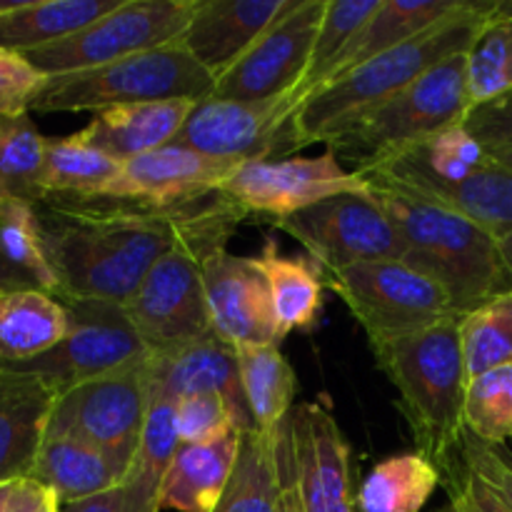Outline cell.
Returning a JSON list of instances; mask_svg holds the SVG:
<instances>
[{"mask_svg": "<svg viewBox=\"0 0 512 512\" xmlns=\"http://www.w3.org/2000/svg\"><path fill=\"white\" fill-rule=\"evenodd\" d=\"M235 355L255 428L280 430L295 408V370L280 353V345H235Z\"/></svg>", "mask_w": 512, "mask_h": 512, "instance_id": "obj_32", "label": "cell"}, {"mask_svg": "<svg viewBox=\"0 0 512 512\" xmlns=\"http://www.w3.org/2000/svg\"><path fill=\"white\" fill-rule=\"evenodd\" d=\"M208 198L155 208L113 195H45L35 215L58 298L125 305Z\"/></svg>", "mask_w": 512, "mask_h": 512, "instance_id": "obj_1", "label": "cell"}, {"mask_svg": "<svg viewBox=\"0 0 512 512\" xmlns=\"http://www.w3.org/2000/svg\"><path fill=\"white\" fill-rule=\"evenodd\" d=\"M325 285L363 325L370 345L408 338L460 318L448 293L403 260H375L325 275Z\"/></svg>", "mask_w": 512, "mask_h": 512, "instance_id": "obj_8", "label": "cell"}, {"mask_svg": "<svg viewBox=\"0 0 512 512\" xmlns=\"http://www.w3.org/2000/svg\"><path fill=\"white\" fill-rule=\"evenodd\" d=\"M325 5L328 0H295L238 63L215 78L210 98L260 103L290 93L310 65Z\"/></svg>", "mask_w": 512, "mask_h": 512, "instance_id": "obj_14", "label": "cell"}, {"mask_svg": "<svg viewBox=\"0 0 512 512\" xmlns=\"http://www.w3.org/2000/svg\"><path fill=\"white\" fill-rule=\"evenodd\" d=\"M48 138L38 133L30 113L8 115L0 123V200L40 203Z\"/></svg>", "mask_w": 512, "mask_h": 512, "instance_id": "obj_35", "label": "cell"}, {"mask_svg": "<svg viewBox=\"0 0 512 512\" xmlns=\"http://www.w3.org/2000/svg\"><path fill=\"white\" fill-rule=\"evenodd\" d=\"M243 433L213 443H180L163 488V508L178 512H213L233 473Z\"/></svg>", "mask_w": 512, "mask_h": 512, "instance_id": "obj_25", "label": "cell"}, {"mask_svg": "<svg viewBox=\"0 0 512 512\" xmlns=\"http://www.w3.org/2000/svg\"><path fill=\"white\" fill-rule=\"evenodd\" d=\"M123 0H35L0 3V45L13 53L70 38L113 13Z\"/></svg>", "mask_w": 512, "mask_h": 512, "instance_id": "obj_26", "label": "cell"}, {"mask_svg": "<svg viewBox=\"0 0 512 512\" xmlns=\"http://www.w3.org/2000/svg\"><path fill=\"white\" fill-rule=\"evenodd\" d=\"M43 83L45 75H40L23 55L0 45V115L28 113Z\"/></svg>", "mask_w": 512, "mask_h": 512, "instance_id": "obj_46", "label": "cell"}, {"mask_svg": "<svg viewBox=\"0 0 512 512\" xmlns=\"http://www.w3.org/2000/svg\"><path fill=\"white\" fill-rule=\"evenodd\" d=\"M193 105L195 100L115 105V108L98 110L93 120L75 135L110 158L128 163L175 143Z\"/></svg>", "mask_w": 512, "mask_h": 512, "instance_id": "obj_22", "label": "cell"}, {"mask_svg": "<svg viewBox=\"0 0 512 512\" xmlns=\"http://www.w3.org/2000/svg\"><path fill=\"white\" fill-rule=\"evenodd\" d=\"M60 503L45 485L35 483V480L25 478L18 480L15 493L10 498V505L5 512H58Z\"/></svg>", "mask_w": 512, "mask_h": 512, "instance_id": "obj_48", "label": "cell"}, {"mask_svg": "<svg viewBox=\"0 0 512 512\" xmlns=\"http://www.w3.org/2000/svg\"><path fill=\"white\" fill-rule=\"evenodd\" d=\"M465 58L473 105L490 103L512 93V3L498 5L488 23L480 28Z\"/></svg>", "mask_w": 512, "mask_h": 512, "instance_id": "obj_36", "label": "cell"}, {"mask_svg": "<svg viewBox=\"0 0 512 512\" xmlns=\"http://www.w3.org/2000/svg\"><path fill=\"white\" fill-rule=\"evenodd\" d=\"M280 475H283V493L278 500V512H303L298 483H295L293 458H290L288 438H285V423L280 428Z\"/></svg>", "mask_w": 512, "mask_h": 512, "instance_id": "obj_49", "label": "cell"}, {"mask_svg": "<svg viewBox=\"0 0 512 512\" xmlns=\"http://www.w3.org/2000/svg\"><path fill=\"white\" fill-rule=\"evenodd\" d=\"M468 378L512 365V290L460 318Z\"/></svg>", "mask_w": 512, "mask_h": 512, "instance_id": "obj_39", "label": "cell"}, {"mask_svg": "<svg viewBox=\"0 0 512 512\" xmlns=\"http://www.w3.org/2000/svg\"><path fill=\"white\" fill-rule=\"evenodd\" d=\"M238 165L170 143L123 163L120 175L103 195L135 200L155 208L198 203L208 195L220 193Z\"/></svg>", "mask_w": 512, "mask_h": 512, "instance_id": "obj_18", "label": "cell"}, {"mask_svg": "<svg viewBox=\"0 0 512 512\" xmlns=\"http://www.w3.org/2000/svg\"><path fill=\"white\" fill-rule=\"evenodd\" d=\"M163 510V485L150 483L138 475H125V480L105 493L78 503L60 505L58 512H160Z\"/></svg>", "mask_w": 512, "mask_h": 512, "instance_id": "obj_43", "label": "cell"}, {"mask_svg": "<svg viewBox=\"0 0 512 512\" xmlns=\"http://www.w3.org/2000/svg\"><path fill=\"white\" fill-rule=\"evenodd\" d=\"M465 128L490 158L498 160L512 155V93L490 103L473 105L465 118Z\"/></svg>", "mask_w": 512, "mask_h": 512, "instance_id": "obj_45", "label": "cell"}, {"mask_svg": "<svg viewBox=\"0 0 512 512\" xmlns=\"http://www.w3.org/2000/svg\"><path fill=\"white\" fill-rule=\"evenodd\" d=\"M440 473L425 455L403 453L375 465L358 490L360 512H420L435 490Z\"/></svg>", "mask_w": 512, "mask_h": 512, "instance_id": "obj_33", "label": "cell"}, {"mask_svg": "<svg viewBox=\"0 0 512 512\" xmlns=\"http://www.w3.org/2000/svg\"><path fill=\"white\" fill-rule=\"evenodd\" d=\"M495 160V158H493ZM498 163L508 165V168H512V155H505V158H498Z\"/></svg>", "mask_w": 512, "mask_h": 512, "instance_id": "obj_53", "label": "cell"}, {"mask_svg": "<svg viewBox=\"0 0 512 512\" xmlns=\"http://www.w3.org/2000/svg\"><path fill=\"white\" fill-rule=\"evenodd\" d=\"M465 55L468 53L453 55L430 68L388 103L333 135L325 150H330L340 165L343 160L353 165V173H363L453 125H465L473 108Z\"/></svg>", "mask_w": 512, "mask_h": 512, "instance_id": "obj_6", "label": "cell"}, {"mask_svg": "<svg viewBox=\"0 0 512 512\" xmlns=\"http://www.w3.org/2000/svg\"><path fill=\"white\" fill-rule=\"evenodd\" d=\"M383 175V173H378ZM388 178V175H385ZM395 180V178H390ZM400 183V180H395ZM403 188L455 210L493 235L498 243L512 235V168L490 158L478 173L453 185L400 183Z\"/></svg>", "mask_w": 512, "mask_h": 512, "instance_id": "obj_27", "label": "cell"}, {"mask_svg": "<svg viewBox=\"0 0 512 512\" xmlns=\"http://www.w3.org/2000/svg\"><path fill=\"white\" fill-rule=\"evenodd\" d=\"M465 433L488 445H508L512 440V365L468 380Z\"/></svg>", "mask_w": 512, "mask_h": 512, "instance_id": "obj_40", "label": "cell"}, {"mask_svg": "<svg viewBox=\"0 0 512 512\" xmlns=\"http://www.w3.org/2000/svg\"><path fill=\"white\" fill-rule=\"evenodd\" d=\"M3 118H8V115H0V123H3Z\"/></svg>", "mask_w": 512, "mask_h": 512, "instance_id": "obj_55", "label": "cell"}, {"mask_svg": "<svg viewBox=\"0 0 512 512\" xmlns=\"http://www.w3.org/2000/svg\"><path fill=\"white\" fill-rule=\"evenodd\" d=\"M55 400L45 380L0 370V485L30 478Z\"/></svg>", "mask_w": 512, "mask_h": 512, "instance_id": "obj_21", "label": "cell"}, {"mask_svg": "<svg viewBox=\"0 0 512 512\" xmlns=\"http://www.w3.org/2000/svg\"><path fill=\"white\" fill-rule=\"evenodd\" d=\"M500 248H503L505 263H508V268L512 270V235H510V238H505L503 243H500Z\"/></svg>", "mask_w": 512, "mask_h": 512, "instance_id": "obj_52", "label": "cell"}, {"mask_svg": "<svg viewBox=\"0 0 512 512\" xmlns=\"http://www.w3.org/2000/svg\"><path fill=\"white\" fill-rule=\"evenodd\" d=\"M0 255L35 290H45L58 298V280L45 258L33 203L0 200Z\"/></svg>", "mask_w": 512, "mask_h": 512, "instance_id": "obj_38", "label": "cell"}, {"mask_svg": "<svg viewBox=\"0 0 512 512\" xmlns=\"http://www.w3.org/2000/svg\"><path fill=\"white\" fill-rule=\"evenodd\" d=\"M68 308L45 290L0 293V370L40 358L68 335Z\"/></svg>", "mask_w": 512, "mask_h": 512, "instance_id": "obj_24", "label": "cell"}, {"mask_svg": "<svg viewBox=\"0 0 512 512\" xmlns=\"http://www.w3.org/2000/svg\"><path fill=\"white\" fill-rule=\"evenodd\" d=\"M153 398V358L93 383L78 385L53 405L45 438H75L130 473Z\"/></svg>", "mask_w": 512, "mask_h": 512, "instance_id": "obj_9", "label": "cell"}, {"mask_svg": "<svg viewBox=\"0 0 512 512\" xmlns=\"http://www.w3.org/2000/svg\"><path fill=\"white\" fill-rule=\"evenodd\" d=\"M175 428H178L180 443L198 445L213 443V440L235 433L238 423H235V415L225 398L215 393H198L178 400Z\"/></svg>", "mask_w": 512, "mask_h": 512, "instance_id": "obj_42", "label": "cell"}, {"mask_svg": "<svg viewBox=\"0 0 512 512\" xmlns=\"http://www.w3.org/2000/svg\"><path fill=\"white\" fill-rule=\"evenodd\" d=\"M465 3L468 0H383L380 8L370 15L368 23L350 40L348 48L335 58L333 68L328 70L318 90L340 80L358 65L425 33L435 23L458 13Z\"/></svg>", "mask_w": 512, "mask_h": 512, "instance_id": "obj_23", "label": "cell"}, {"mask_svg": "<svg viewBox=\"0 0 512 512\" xmlns=\"http://www.w3.org/2000/svg\"><path fill=\"white\" fill-rule=\"evenodd\" d=\"M370 348L378 368L398 390V408L408 420L418 453L438 473L450 468L465 435V390L470 380L460 318Z\"/></svg>", "mask_w": 512, "mask_h": 512, "instance_id": "obj_3", "label": "cell"}, {"mask_svg": "<svg viewBox=\"0 0 512 512\" xmlns=\"http://www.w3.org/2000/svg\"><path fill=\"white\" fill-rule=\"evenodd\" d=\"M30 288H33V285H30L23 275L15 273V270L5 263L3 255H0V293H8V290H30Z\"/></svg>", "mask_w": 512, "mask_h": 512, "instance_id": "obj_50", "label": "cell"}, {"mask_svg": "<svg viewBox=\"0 0 512 512\" xmlns=\"http://www.w3.org/2000/svg\"><path fill=\"white\" fill-rule=\"evenodd\" d=\"M280 493V430H245L233 473L213 512H278Z\"/></svg>", "mask_w": 512, "mask_h": 512, "instance_id": "obj_31", "label": "cell"}, {"mask_svg": "<svg viewBox=\"0 0 512 512\" xmlns=\"http://www.w3.org/2000/svg\"><path fill=\"white\" fill-rule=\"evenodd\" d=\"M68 308V335L40 358L10 365L5 370L28 373L45 380L58 398L78 385L120 373L143 360L153 350L138 333L128 310L105 300H63Z\"/></svg>", "mask_w": 512, "mask_h": 512, "instance_id": "obj_11", "label": "cell"}, {"mask_svg": "<svg viewBox=\"0 0 512 512\" xmlns=\"http://www.w3.org/2000/svg\"><path fill=\"white\" fill-rule=\"evenodd\" d=\"M153 390L173 395L175 400L198 393H215L225 398L240 433L255 428L240 380L235 348L218 335L185 345L165 355H153Z\"/></svg>", "mask_w": 512, "mask_h": 512, "instance_id": "obj_20", "label": "cell"}, {"mask_svg": "<svg viewBox=\"0 0 512 512\" xmlns=\"http://www.w3.org/2000/svg\"><path fill=\"white\" fill-rule=\"evenodd\" d=\"M488 160L490 155L470 135V130L465 125H453L425 143L385 160L378 168L363 170V173H383L400 183L453 185L478 173Z\"/></svg>", "mask_w": 512, "mask_h": 512, "instance_id": "obj_29", "label": "cell"}, {"mask_svg": "<svg viewBox=\"0 0 512 512\" xmlns=\"http://www.w3.org/2000/svg\"><path fill=\"white\" fill-rule=\"evenodd\" d=\"M358 175L398 225L405 240L403 263L433 278L460 318L512 290V270L493 235L385 175Z\"/></svg>", "mask_w": 512, "mask_h": 512, "instance_id": "obj_2", "label": "cell"}, {"mask_svg": "<svg viewBox=\"0 0 512 512\" xmlns=\"http://www.w3.org/2000/svg\"><path fill=\"white\" fill-rule=\"evenodd\" d=\"M303 512H360L353 450L323 403H303L285 420Z\"/></svg>", "mask_w": 512, "mask_h": 512, "instance_id": "obj_16", "label": "cell"}, {"mask_svg": "<svg viewBox=\"0 0 512 512\" xmlns=\"http://www.w3.org/2000/svg\"><path fill=\"white\" fill-rule=\"evenodd\" d=\"M198 0H123L113 13L70 38L20 53L40 75L83 73L115 60L178 43Z\"/></svg>", "mask_w": 512, "mask_h": 512, "instance_id": "obj_10", "label": "cell"}, {"mask_svg": "<svg viewBox=\"0 0 512 512\" xmlns=\"http://www.w3.org/2000/svg\"><path fill=\"white\" fill-rule=\"evenodd\" d=\"M175 408H178V400L173 395L153 390L143 438H140L138 455H135L133 468H130L128 475H138V478L165 488L170 463H173L175 450L180 445L178 428H175Z\"/></svg>", "mask_w": 512, "mask_h": 512, "instance_id": "obj_41", "label": "cell"}, {"mask_svg": "<svg viewBox=\"0 0 512 512\" xmlns=\"http://www.w3.org/2000/svg\"><path fill=\"white\" fill-rule=\"evenodd\" d=\"M380 3L383 0H328L323 23H320L318 35H315L308 70H305L303 80L290 90V95L298 100L300 108L318 93L320 83L328 75V70L333 68L335 58L348 48L350 40L368 23L370 15L380 8Z\"/></svg>", "mask_w": 512, "mask_h": 512, "instance_id": "obj_37", "label": "cell"}, {"mask_svg": "<svg viewBox=\"0 0 512 512\" xmlns=\"http://www.w3.org/2000/svg\"><path fill=\"white\" fill-rule=\"evenodd\" d=\"M273 225L300 240L310 258L328 273L358 263L405 258V240L398 225L368 188L320 200Z\"/></svg>", "mask_w": 512, "mask_h": 512, "instance_id": "obj_12", "label": "cell"}, {"mask_svg": "<svg viewBox=\"0 0 512 512\" xmlns=\"http://www.w3.org/2000/svg\"><path fill=\"white\" fill-rule=\"evenodd\" d=\"M460 458L473 473L488 480L512 510V450L508 445H488L465 433L460 443Z\"/></svg>", "mask_w": 512, "mask_h": 512, "instance_id": "obj_47", "label": "cell"}, {"mask_svg": "<svg viewBox=\"0 0 512 512\" xmlns=\"http://www.w3.org/2000/svg\"><path fill=\"white\" fill-rule=\"evenodd\" d=\"M440 488H445L448 503L458 512H512L503 495L473 473L460 455L450 468L440 470Z\"/></svg>", "mask_w": 512, "mask_h": 512, "instance_id": "obj_44", "label": "cell"}, {"mask_svg": "<svg viewBox=\"0 0 512 512\" xmlns=\"http://www.w3.org/2000/svg\"><path fill=\"white\" fill-rule=\"evenodd\" d=\"M298 100L290 93L260 103L205 98L190 108L175 143L230 163L275 160L298 150Z\"/></svg>", "mask_w": 512, "mask_h": 512, "instance_id": "obj_13", "label": "cell"}, {"mask_svg": "<svg viewBox=\"0 0 512 512\" xmlns=\"http://www.w3.org/2000/svg\"><path fill=\"white\" fill-rule=\"evenodd\" d=\"M293 5L295 0H198L180 43L220 78Z\"/></svg>", "mask_w": 512, "mask_h": 512, "instance_id": "obj_19", "label": "cell"}, {"mask_svg": "<svg viewBox=\"0 0 512 512\" xmlns=\"http://www.w3.org/2000/svg\"><path fill=\"white\" fill-rule=\"evenodd\" d=\"M500 3L468 0L458 13L440 20L425 33L405 40L398 48L368 60L343 75L335 83L325 85L300 108L295 118V140L298 150L313 143H328L333 135L343 133L358 123L370 110L380 108L390 98L413 85L420 75L440 65L453 55L468 53L480 28Z\"/></svg>", "mask_w": 512, "mask_h": 512, "instance_id": "obj_4", "label": "cell"}, {"mask_svg": "<svg viewBox=\"0 0 512 512\" xmlns=\"http://www.w3.org/2000/svg\"><path fill=\"white\" fill-rule=\"evenodd\" d=\"M215 90V78L188 53L183 43L145 50L115 60L103 68L45 78L30 110L38 113H78L163 100H205Z\"/></svg>", "mask_w": 512, "mask_h": 512, "instance_id": "obj_7", "label": "cell"}, {"mask_svg": "<svg viewBox=\"0 0 512 512\" xmlns=\"http://www.w3.org/2000/svg\"><path fill=\"white\" fill-rule=\"evenodd\" d=\"M245 218L248 213L223 193L210 195L198 220L150 268L125 303L153 355L173 353L213 335L205 300V265L210 255L228 245Z\"/></svg>", "mask_w": 512, "mask_h": 512, "instance_id": "obj_5", "label": "cell"}, {"mask_svg": "<svg viewBox=\"0 0 512 512\" xmlns=\"http://www.w3.org/2000/svg\"><path fill=\"white\" fill-rule=\"evenodd\" d=\"M30 480L53 490L60 505H68L115 488L123 483L125 475L88 443L55 435L40 445Z\"/></svg>", "mask_w": 512, "mask_h": 512, "instance_id": "obj_28", "label": "cell"}, {"mask_svg": "<svg viewBox=\"0 0 512 512\" xmlns=\"http://www.w3.org/2000/svg\"><path fill=\"white\" fill-rule=\"evenodd\" d=\"M123 163L78 135L48 140L43 165L45 195H103L118 178Z\"/></svg>", "mask_w": 512, "mask_h": 512, "instance_id": "obj_34", "label": "cell"}, {"mask_svg": "<svg viewBox=\"0 0 512 512\" xmlns=\"http://www.w3.org/2000/svg\"><path fill=\"white\" fill-rule=\"evenodd\" d=\"M435 512H458V510H455V508H453V505H450V503H448V505H445V508H440V510H435Z\"/></svg>", "mask_w": 512, "mask_h": 512, "instance_id": "obj_54", "label": "cell"}, {"mask_svg": "<svg viewBox=\"0 0 512 512\" xmlns=\"http://www.w3.org/2000/svg\"><path fill=\"white\" fill-rule=\"evenodd\" d=\"M15 485H18V480H15V483H3V485H0V512L8 510L10 498H13V493H15Z\"/></svg>", "mask_w": 512, "mask_h": 512, "instance_id": "obj_51", "label": "cell"}, {"mask_svg": "<svg viewBox=\"0 0 512 512\" xmlns=\"http://www.w3.org/2000/svg\"><path fill=\"white\" fill-rule=\"evenodd\" d=\"M205 300L213 333L235 345H280L285 338L275 318L268 280L255 258H240L228 248L205 265Z\"/></svg>", "mask_w": 512, "mask_h": 512, "instance_id": "obj_17", "label": "cell"}, {"mask_svg": "<svg viewBox=\"0 0 512 512\" xmlns=\"http://www.w3.org/2000/svg\"><path fill=\"white\" fill-rule=\"evenodd\" d=\"M255 263L263 270L273 300L280 333L313 330L323 310V275L313 258H288L280 253L278 243L268 240Z\"/></svg>", "mask_w": 512, "mask_h": 512, "instance_id": "obj_30", "label": "cell"}, {"mask_svg": "<svg viewBox=\"0 0 512 512\" xmlns=\"http://www.w3.org/2000/svg\"><path fill=\"white\" fill-rule=\"evenodd\" d=\"M365 180L343 168L330 150L318 158H275L240 163L225 180L220 193L238 203L245 213L275 220L290 218L333 195L363 190Z\"/></svg>", "mask_w": 512, "mask_h": 512, "instance_id": "obj_15", "label": "cell"}]
</instances>
